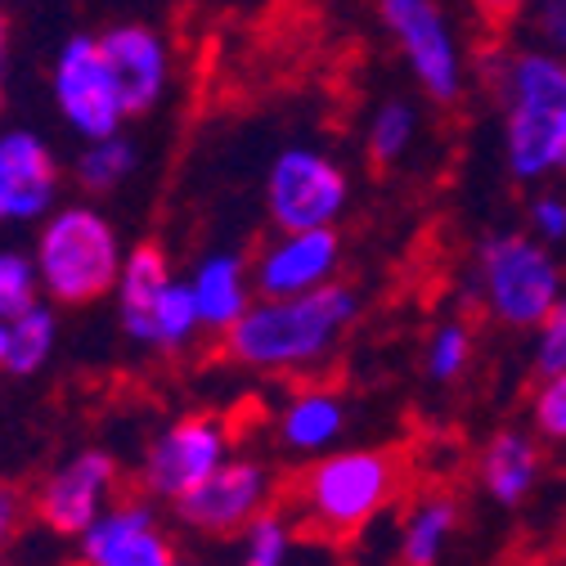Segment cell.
<instances>
[{
  "label": "cell",
  "instance_id": "1",
  "mask_svg": "<svg viewBox=\"0 0 566 566\" xmlns=\"http://www.w3.org/2000/svg\"><path fill=\"white\" fill-rule=\"evenodd\" d=\"M360 319V293L342 279L297 297H256L226 333L221 356L261 378H319Z\"/></svg>",
  "mask_w": 566,
  "mask_h": 566
},
{
  "label": "cell",
  "instance_id": "2",
  "mask_svg": "<svg viewBox=\"0 0 566 566\" xmlns=\"http://www.w3.org/2000/svg\"><path fill=\"white\" fill-rule=\"evenodd\" d=\"M490 86L500 95L504 163L517 185L566 176V59L522 45L494 59Z\"/></svg>",
  "mask_w": 566,
  "mask_h": 566
},
{
  "label": "cell",
  "instance_id": "3",
  "mask_svg": "<svg viewBox=\"0 0 566 566\" xmlns=\"http://www.w3.org/2000/svg\"><path fill=\"white\" fill-rule=\"evenodd\" d=\"M405 490V459L391 450H328L319 459H306L293 476L283 504L293 509L306 535L319 539H350L365 526H374Z\"/></svg>",
  "mask_w": 566,
  "mask_h": 566
},
{
  "label": "cell",
  "instance_id": "4",
  "mask_svg": "<svg viewBox=\"0 0 566 566\" xmlns=\"http://www.w3.org/2000/svg\"><path fill=\"white\" fill-rule=\"evenodd\" d=\"M126 261V243L117 226L95 202H63L45 221H36L32 265L41 279V297L50 306H91L113 297Z\"/></svg>",
  "mask_w": 566,
  "mask_h": 566
},
{
  "label": "cell",
  "instance_id": "5",
  "mask_svg": "<svg viewBox=\"0 0 566 566\" xmlns=\"http://www.w3.org/2000/svg\"><path fill=\"white\" fill-rule=\"evenodd\" d=\"M468 293L504 328H535L566 297V265L557 248L539 243L531 230L485 234L472 252Z\"/></svg>",
  "mask_w": 566,
  "mask_h": 566
},
{
  "label": "cell",
  "instance_id": "6",
  "mask_svg": "<svg viewBox=\"0 0 566 566\" xmlns=\"http://www.w3.org/2000/svg\"><path fill=\"white\" fill-rule=\"evenodd\" d=\"M378 23L405 59L413 86L432 104H459L468 91V50L441 0H378Z\"/></svg>",
  "mask_w": 566,
  "mask_h": 566
},
{
  "label": "cell",
  "instance_id": "7",
  "mask_svg": "<svg viewBox=\"0 0 566 566\" xmlns=\"http://www.w3.org/2000/svg\"><path fill=\"white\" fill-rule=\"evenodd\" d=\"M234 454V428L221 413H180L139 454V494L154 504H180Z\"/></svg>",
  "mask_w": 566,
  "mask_h": 566
},
{
  "label": "cell",
  "instance_id": "8",
  "mask_svg": "<svg viewBox=\"0 0 566 566\" xmlns=\"http://www.w3.org/2000/svg\"><path fill=\"white\" fill-rule=\"evenodd\" d=\"M350 207L346 167L311 145L283 149L265 171V211L274 230H324Z\"/></svg>",
  "mask_w": 566,
  "mask_h": 566
},
{
  "label": "cell",
  "instance_id": "9",
  "mask_svg": "<svg viewBox=\"0 0 566 566\" xmlns=\"http://www.w3.org/2000/svg\"><path fill=\"white\" fill-rule=\"evenodd\" d=\"M117 500H122V463L108 450L86 446L59 459L41 476V485L32 490V517L59 539H77Z\"/></svg>",
  "mask_w": 566,
  "mask_h": 566
},
{
  "label": "cell",
  "instance_id": "10",
  "mask_svg": "<svg viewBox=\"0 0 566 566\" xmlns=\"http://www.w3.org/2000/svg\"><path fill=\"white\" fill-rule=\"evenodd\" d=\"M279 476L265 459L230 454L202 485H193L176 504V517L207 539H234L252 517L279 504Z\"/></svg>",
  "mask_w": 566,
  "mask_h": 566
},
{
  "label": "cell",
  "instance_id": "11",
  "mask_svg": "<svg viewBox=\"0 0 566 566\" xmlns=\"http://www.w3.org/2000/svg\"><path fill=\"white\" fill-rule=\"evenodd\" d=\"M54 108L59 117L73 126L82 139H99L126 126V108L117 95V82L108 73V59L99 50V36L77 32L67 36L54 54V73H50Z\"/></svg>",
  "mask_w": 566,
  "mask_h": 566
},
{
  "label": "cell",
  "instance_id": "12",
  "mask_svg": "<svg viewBox=\"0 0 566 566\" xmlns=\"http://www.w3.org/2000/svg\"><path fill=\"white\" fill-rule=\"evenodd\" d=\"M77 566H180V548L167 535L154 500L122 494L77 535Z\"/></svg>",
  "mask_w": 566,
  "mask_h": 566
},
{
  "label": "cell",
  "instance_id": "13",
  "mask_svg": "<svg viewBox=\"0 0 566 566\" xmlns=\"http://www.w3.org/2000/svg\"><path fill=\"white\" fill-rule=\"evenodd\" d=\"M342 270V234L324 230H274L252 256L256 297H297L333 283Z\"/></svg>",
  "mask_w": 566,
  "mask_h": 566
},
{
  "label": "cell",
  "instance_id": "14",
  "mask_svg": "<svg viewBox=\"0 0 566 566\" xmlns=\"http://www.w3.org/2000/svg\"><path fill=\"white\" fill-rule=\"evenodd\" d=\"M59 158L28 126L0 130V226H36L59 207Z\"/></svg>",
  "mask_w": 566,
  "mask_h": 566
},
{
  "label": "cell",
  "instance_id": "15",
  "mask_svg": "<svg viewBox=\"0 0 566 566\" xmlns=\"http://www.w3.org/2000/svg\"><path fill=\"white\" fill-rule=\"evenodd\" d=\"M99 50L108 59V73L117 82L126 117H145L167 99L176 54H171V45H167V36L158 28H149V23H113V28L99 32Z\"/></svg>",
  "mask_w": 566,
  "mask_h": 566
},
{
  "label": "cell",
  "instance_id": "16",
  "mask_svg": "<svg viewBox=\"0 0 566 566\" xmlns=\"http://www.w3.org/2000/svg\"><path fill=\"white\" fill-rule=\"evenodd\" d=\"M346 396L324 378H297V387L274 409V441L293 459H319L346 437Z\"/></svg>",
  "mask_w": 566,
  "mask_h": 566
},
{
  "label": "cell",
  "instance_id": "17",
  "mask_svg": "<svg viewBox=\"0 0 566 566\" xmlns=\"http://www.w3.org/2000/svg\"><path fill=\"white\" fill-rule=\"evenodd\" d=\"M476 485L490 504L522 509L544 476V441L526 428H500L476 450Z\"/></svg>",
  "mask_w": 566,
  "mask_h": 566
},
{
  "label": "cell",
  "instance_id": "18",
  "mask_svg": "<svg viewBox=\"0 0 566 566\" xmlns=\"http://www.w3.org/2000/svg\"><path fill=\"white\" fill-rule=\"evenodd\" d=\"M189 293H193V306H198L202 328L221 337L256 302L252 261L239 256V252H207L189 270Z\"/></svg>",
  "mask_w": 566,
  "mask_h": 566
},
{
  "label": "cell",
  "instance_id": "19",
  "mask_svg": "<svg viewBox=\"0 0 566 566\" xmlns=\"http://www.w3.org/2000/svg\"><path fill=\"white\" fill-rule=\"evenodd\" d=\"M459 526H463V500L454 490L441 485L418 490L400 517V539H396L400 566H441Z\"/></svg>",
  "mask_w": 566,
  "mask_h": 566
},
{
  "label": "cell",
  "instance_id": "20",
  "mask_svg": "<svg viewBox=\"0 0 566 566\" xmlns=\"http://www.w3.org/2000/svg\"><path fill=\"white\" fill-rule=\"evenodd\" d=\"M59 306H50L45 297L19 315L0 319V374L10 378H32L50 365L54 356V342H59Z\"/></svg>",
  "mask_w": 566,
  "mask_h": 566
},
{
  "label": "cell",
  "instance_id": "21",
  "mask_svg": "<svg viewBox=\"0 0 566 566\" xmlns=\"http://www.w3.org/2000/svg\"><path fill=\"white\" fill-rule=\"evenodd\" d=\"M176 274H171V261L158 243H135L126 248V261H122V274H117V289H113V302H117V319L126 328V337H135V328L145 324L149 306L158 302V293L167 289Z\"/></svg>",
  "mask_w": 566,
  "mask_h": 566
},
{
  "label": "cell",
  "instance_id": "22",
  "mask_svg": "<svg viewBox=\"0 0 566 566\" xmlns=\"http://www.w3.org/2000/svg\"><path fill=\"white\" fill-rule=\"evenodd\" d=\"M302 522L293 517L289 504H274L261 517H252L234 539V566H293L302 548Z\"/></svg>",
  "mask_w": 566,
  "mask_h": 566
},
{
  "label": "cell",
  "instance_id": "23",
  "mask_svg": "<svg viewBox=\"0 0 566 566\" xmlns=\"http://www.w3.org/2000/svg\"><path fill=\"white\" fill-rule=\"evenodd\" d=\"M418 130H422V113L413 99L405 95H387L374 104L369 122H365V154L374 167H396L409 158V149L418 145Z\"/></svg>",
  "mask_w": 566,
  "mask_h": 566
},
{
  "label": "cell",
  "instance_id": "24",
  "mask_svg": "<svg viewBox=\"0 0 566 566\" xmlns=\"http://www.w3.org/2000/svg\"><path fill=\"white\" fill-rule=\"evenodd\" d=\"M139 167V149L122 130L113 135H99V139H82V154H77V167H73V180L82 193L91 198H104L113 189H122Z\"/></svg>",
  "mask_w": 566,
  "mask_h": 566
},
{
  "label": "cell",
  "instance_id": "25",
  "mask_svg": "<svg viewBox=\"0 0 566 566\" xmlns=\"http://www.w3.org/2000/svg\"><path fill=\"white\" fill-rule=\"evenodd\" d=\"M476 360V333L468 319H446L432 328L428 346H422V369L437 387H450L459 382Z\"/></svg>",
  "mask_w": 566,
  "mask_h": 566
},
{
  "label": "cell",
  "instance_id": "26",
  "mask_svg": "<svg viewBox=\"0 0 566 566\" xmlns=\"http://www.w3.org/2000/svg\"><path fill=\"white\" fill-rule=\"evenodd\" d=\"M41 302V279L32 265V252L19 248H0V319L19 315Z\"/></svg>",
  "mask_w": 566,
  "mask_h": 566
},
{
  "label": "cell",
  "instance_id": "27",
  "mask_svg": "<svg viewBox=\"0 0 566 566\" xmlns=\"http://www.w3.org/2000/svg\"><path fill=\"white\" fill-rule=\"evenodd\" d=\"M531 432L548 446H566V374L539 378L531 396Z\"/></svg>",
  "mask_w": 566,
  "mask_h": 566
},
{
  "label": "cell",
  "instance_id": "28",
  "mask_svg": "<svg viewBox=\"0 0 566 566\" xmlns=\"http://www.w3.org/2000/svg\"><path fill=\"white\" fill-rule=\"evenodd\" d=\"M526 230L548 248H566V189H539L526 202Z\"/></svg>",
  "mask_w": 566,
  "mask_h": 566
},
{
  "label": "cell",
  "instance_id": "29",
  "mask_svg": "<svg viewBox=\"0 0 566 566\" xmlns=\"http://www.w3.org/2000/svg\"><path fill=\"white\" fill-rule=\"evenodd\" d=\"M535 374H566V297L535 324Z\"/></svg>",
  "mask_w": 566,
  "mask_h": 566
},
{
  "label": "cell",
  "instance_id": "30",
  "mask_svg": "<svg viewBox=\"0 0 566 566\" xmlns=\"http://www.w3.org/2000/svg\"><path fill=\"white\" fill-rule=\"evenodd\" d=\"M522 28L531 32V45H544L566 59V0H535Z\"/></svg>",
  "mask_w": 566,
  "mask_h": 566
},
{
  "label": "cell",
  "instance_id": "31",
  "mask_svg": "<svg viewBox=\"0 0 566 566\" xmlns=\"http://www.w3.org/2000/svg\"><path fill=\"white\" fill-rule=\"evenodd\" d=\"M28 517H32V494L14 481H0V557L19 544Z\"/></svg>",
  "mask_w": 566,
  "mask_h": 566
},
{
  "label": "cell",
  "instance_id": "32",
  "mask_svg": "<svg viewBox=\"0 0 566 566\" xmlns=\"http://www.w3.org/2000/svg\"><path fill=\"white\" fill-rule=\"evenodd\" d=\"M472 6H476V14H481L485 23L509 28V23H522V19L531 14L535 0H472Z\"/></svg>",
  "mask_w": 566,
  "mask_h": 566
},
{
  "label": "cell",
  "instance_id": "33",
  "mask_svg": "<svg viewBox=\"0 0 566 566\" xmlns=\"http://www.w3.org/2000/svg\"><path fill=\"white\" fill-rule=\"evenodd\" d=\"M6 59H10V19L0 10V91H6Z\"/></svg>",
  "mask_w": 566,
  "mask_h": 566
},
{
  "label": "cell",
  "instance_id": "34",
  "mask_svg": "<svg viewBox=\"0 0 566 566\" xmlns=\"http://www.w3.org/2000/svg\"><path fill=\"white\" fill-rule=\"evenodd\" d=\"M180 566H202V562H189V557H180Z\"/></svg>",
  "mask_w": 566,
  "mask_h": 566
}]
</instances>
